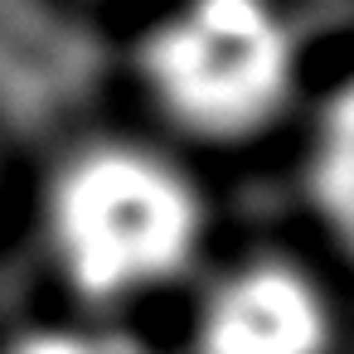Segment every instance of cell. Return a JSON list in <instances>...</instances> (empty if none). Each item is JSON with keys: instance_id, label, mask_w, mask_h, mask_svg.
I'll use <instances>...</instances> for the list:
<instances>
[{"instance_id": "6da1fadb", "label": "cell", "mask_w": 354, "mask_h": 354, "mask_svg": "<svg viewBox=\"0 0 354 354\" xmlns=\"http://www.w3.org/2000/svg\"><path fill=\"white\" fill-rule=\"evenodd\" d=\"M49 243L73 291L127 301L194 262L204 199L170 160L141 146H93L54 180Z\"/></svg>"}, {"instance_id": "277c9868", "label": "cell", "mask_w": 354, "mask_h": 354, "mask_svg": "<svg viewBox=\"0 0 354 354\" xmlns=\"http://www.w3.org/2000/svg\"><path fill=\"white\" fill-rule=\"evenodd\" d=\"M310 189H315V209L354 257V78L325 102L315 122Z\"/></svg>"}, {"instance_id": "7a4b0ae2", "label": "cell", "mask_w": 354, "mask_h": 354, "mask_svg": "<svg viewBox=\"0 0 354 354\" xmlns=\"http://www.w3.org/2000/svg\"><path fill=\"white\" fill-rule=\"evenodd\" d=\"M296 35L272 0H180L151 30L141 73L199 136L262 131L296 88Z\"/></svg>"}, {"instance_id": "3957f363", "label": "cell", "mask_w": 354, "mask_h": 354, "mask_svg": "<svg viewBox=\"0 0 354 354\" xmlns=\"http://www.w3.org/2000/svg\"><path fill=\"white\" fill-rule=\"evenodd\" d=\"M330 306L320 286L286 262H248L228 272L199 306V354H325Z\"/></svg>"}, {"instance_id": "5b68a950", "label": "cell", "mask_w": 354, "mask_h": 354, "mask_svg": "<svg viewBox=\"0 0 354 354\" xmlns=\"http://www.w3.org/2000/svg\"><path fill=\"white\" fill-rule=\"evenodd\" d=\"M6 354H156L146 339L127 330H35L15 339Z\"/></svg>"}]
</instances>
